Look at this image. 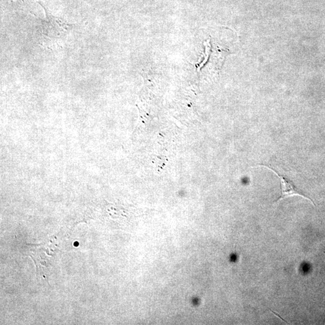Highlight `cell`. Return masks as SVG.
<instances>
[{
  "mask_svg": "<svg viewBox=\"0 0 325 325\" xmlns=\"http://www.w3.org/2000/svg\"><path fill=\"white\" fill-rule=\"evenodd\" d=\"M38 3L44 10L45 18L42 22L41 34L45 43L51 44L63 39L72 31L74 25L61 17H55L40 1Z\"/></svg>",
  "mask_w": 325,
  "mask_h": 325,
  "instance_id": "cell-1",
  "label": "cell"
},
{
  "mask_svg": "<svg viewBox=\"0 0 325 325\" xmlns=\"http://www.w3.org/2000/svg\"><path fill=\"white\" fill-rule=\"evenodd\" d=\"M258 166L265 167V168L270 170V171L273 172V174H275L276 176L278 177L279 180H280L281 194L278 199L276 200V202H280L281 200L285 199L286 198L297 196L301 197L304 198V199L309 200L312 204L315 205L313 200L311 199L310 198L307 197L306 195L302 194L301 191L294 186L293 182H291L290 180L286 179V178L283 176V175H279L275 170L271 169V167L265 166V165H259Z\"/></svg>",
  "mask_w": 325,
  "mask_h": 325,
  "instance_id": "cell-2",
  "label": "cell"
}]
</instances>
